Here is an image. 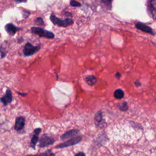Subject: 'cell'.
<instances>
[{"label":"cell","mask_w":156,"mask_h":156,"mask_svg":"<svg viewBox=\"0 0 156 156\" xmlns=\"http://www.w3.org/2000/svg\"><path fill=\"white\" fill-rule=\"evenodd\" d=\"M30 30L32 33L38 35L40 37H44L48 39H52L55 37V35L53 32L45 30L39 27H32Z\"/></svg>","instance_id":"cell-1"},{"label":"cell","mask_w":156,"mask_h":156,"mask_svg":"<svg viewBox=\"0 0 156 156\" xmlns=\"http://www.w3.org/2000/svg\"><path fill=\"white\" fill-rule=\"evenodd\" d=\"M114 97L117 99H122L124 96V93L121 89H117L114 91L113 93Z\"/></svg>","instance_id":"cell-15"},{"label":"cell","mask_w":156,"mask_h":156,"mask_svg":"<svg viewBox=\"0 0 156 156\" xmlns=\"http://www.w3.org/2000/svg\"><path fill=\"white\" fill-rule=\"evenodd\" d=\"M84 79H85L86 83L88 85H89L90 86L94 85L96 83V81H97L96 77L93 75H88L85 77Z\"/></svg>","instance_id":"cell-14"},{"label":"cell","mask_w":156,"mask_h":156,"mask_svg":"<svg viewBox=\"0 0 156 156\" xmlns=\"http://www.w3.org/2000/svg\"><path fill=\"white\" fill-rule=\"evenodd\" d=\"M79 132H80L79 130L77 129H73L68 130L60 136V139L63 141L67 139H69L71 138L77 136L79 133Z\"/></svg>","instance_id":"cell-9"},{"label":"cell","mask_w":156,"mask_h":156,"mask_svg":"<svg viewBox=\"0 0 156 156\" xmlns=\"http://www.w3.org/2000/svg\"><path fill=\"white\" fill-rule=\"evenodd\" d=\"M23 41H24V39H23V37H20V38H19L18 39V43H22Z\"/></svg>","instance_id":"cell-24"},{"label":"cell","mask_w":156,"mask_h":156,"mask_svg":"<svg viewBox=\"0 0 156 156\" xmlns=\"http://www.w3.org/2000/svg\"><path fill=\"white\" fill-rule=\"evenodd\" d=\"M135 26L137 29L144 32H146V33H149L150 34H154V32H153V30L152 29L149 27L148 26L146 25L145 24H143V23H137L136 24H135Z\"/></svg>","instance_id":"cell-12"},{"label":"cell","mask_w":156,"mask_h":156,"mask_svg":"<svg viewBox=\"0 0 156 156\" xmlns=\"http://www.w3.org/2000/svg\"><path fill=\"white\" fill-rule=\"evenodd\" d=\"M116 77L117 78H119V77H121V74H120L119 73H116Z\"/></svg>","instance_id":"cell-26"},{"label":"cell","mask_w":156,"mask_h":156,"mask_svg":"<svg viewBox=\"0 0 156 156\" xmlns=\"http://www.w3.org/2000/svg\"><path fill=\"white\" fill-rule=\"evenodd\" d=\"M16 3H20V2H26L27 0H15Z\"/></svg>","instance_id":"cell-25"},{"label":"cell","mask_w":156,"mask_h":156,"mask_svg":"<svg viewBox=\"0 0 156 156\" xmlns=\"http://www.w3.org/2000/svg\"><path fill=\"white\" fill-rule=\"evenodd\" d=\"M35 22L37 25H44V21L41 17H37L35 20Z\"/></svg>","instance_id":"cell-18"},{"label":"cell","mask_w":156,"mask_h":156,"mask_svg":"<svg viewBox=\"0 0 156 156\" xmlns=\"http://www.w3.org/2000/svg\"><path fill=\"white\" fill-rule=\"evenodd\" d=\"M7 54V51L5 49L2 44H0V55L1 58H3L5 57V55Z\"/></svg>","instance_id":"cell-17"},{"label":"cell","mask_w":156,"mask_h":156,"mask_svg":"<svg viewBox=\"0 0 156 156\" xmlns=\"http://www.w3.org/2000/svg\"><path fill=\"white\" fill-rule=\"evenodd\" d=\"M147 7L151 16L154 19H156V0H149Z\"/></svg>","instance_id":"cell-11"},{"label":"cell","mask_w":156,"mask_h":156,"mask_svg":"<svg viewBox=\"0 0 156 156\" xmlns=\"http://www.w3.org/2000/svg\"><path fill=\"white\" fill-rule=\"evenodd\" d=\"M102 2L105 3V4H110L112 0H101Z\"/></svg>","instance_id":"cell-22"},{"label":"cell","mask_w":156,"mask_h":156,"mask_svg":"<svg viewBox=\"0 0 156 156\" xmlns=\"http://www.w3.org/2000/svg\"><path fill=\"white\" fill-rule=\"evenodd\" d=\"M82 139V137L79 135L74 136L73 138H69L68 140L58 144L57 146L55 147V149H62V148H65L66 147L76 145V144H78L79 142H80Z\"/></svg>","instance_id":"cell-4"},{"label":"cell","mask_w":156,"mask_h":156,"mask_svg":"<svg viewBox=\"0 0 156 156\" xmlns=\"http://www.w3.org/2000/svg\"><path fill=\"white\" fill-rule=\"evenodd\" d=\"M118 106V108L121 110V111H123V112H126L127 110L128 109V105H127V104L126 102L124 101L122 103H119L117 105Z\"/></svg>","instance_id":"cell-16"},{"label":"cell","mask_w":156,"mask_h":156,"mask_svg":"<svg viewBox=\"0 0 156 156\" xmlns=\"http://www.w3.org/2000/svg\"><path fill=\"white\" fill-rule=\"evenodd\" d=\"M17 93H18V94L22 96H24V97L26 96L27 94V93H21V92H20V91H17Z\"/></svg>","instance_id":"cell-21"},{"label":"cell","mask_w":156,"mask_h":156,"mask_svg":"<svg viewBox=\"0 0 156 156\" xmlns=\"http://www.w3.org/2000/svg\"><path fill=\"white\" fill-rule=\"evenodd\" d=\"M40 155H54L55 154L54 153H52L51 150H48L46 152H43V153L40 154Z\"/></svg>","instance_id":"cell-20"},{"label":"cell","mask_w":156,"mask_h":156,"mask_svg":"<svg viewBox=\"0 0 156 156\" xmlns=\"http://www.w3.org/2000/svg\"><path fill=\"white\" fill-rule=\"evenodd\" d=\"M75 155H85V154L83 152H79L75 154Z\"/></svg>","instance_id":"cell-23"},{"label":"cell","mask_w":156,"mask_h":156,"mask_svg":"<svg viewBox=\"0 0 156 156\" xmlns=\"http://www.w3.org/2000/svg\"><path fill=\"white\" fill-rule=\"evenodd\" d=\"M54 143L55 139L53 137L50 136L47 134H43L39 141L38 146L40 148H44L45 147L52 145Z\"/></svg>","instance_id":"cell-5"},{"label":"cell","mask_w":156,"mask_h":156,"mask_svg":"<svg viewBox=\"0 0 156 156\" xmlns=\"http://www.w3.org/2000/svg\"><path fill=\"white\" fill-rule=\"evenodd\" d=\"M41 49V46H34L30 43L27 42L25 44L23 52L25 57H29L34 55L35 53L38 52Z\"/></svg>","instance_id":"cell-3"},{"label":"cell","mask_w":156,"mask_h":156,"mask_svg":"<svg viewBox=\"0 0 156 156\" xmlns=\"http://www.w3.org/2000/svg\"><path fill=\"white\" fill-rule=\"evenodd\" d=\"M21 29H22L21 27H16L13 23H8L5 26V31L10 36H13L17 31L20 30Z\"/></svg>","instance_id":"cell-10"},{"label":"cell","mask_w":156,"mask_h":156,"mask_svg":"<svg viewBox=\"0 0 156 156\" xmlns=\"http://www.w3.org/2000/svg\"><path fill=\"white\" fill-rule=\"evenodd\" d=\"M13 100V95L11 90L7 88L5 90V93L0 98V101L4 106H7L8 104L11 103Z\"/></svg>","instance_id":"cell-6"},{"label":"cell","mask_w":156,"mask_h":156,"mask_svg":"<svg viewBox=\"0 0 156 156\" xmlns=\"http://www.w3.org/2000/svg\"><path fill=\"white\" fill-rule=\"evenodd\" d=\"M41 131V129L38 127V128L35 129L33 132L32 136L30 141V146L34 149H35L37 143H38V139H39L38 136H39V134L40 133Z\"/></svg>","instance_id":"cell-7"},{"label":"cell","mask_w":156,"mask_h":156,"mask_svg":"<svg viewBox=\"0 0 156 156\" xmlns=\"http://www.w3.org/2000/svg\"><path fill=\"white\" fill-rule=\"evenodd\" d=\"M25 122L26 119L24 116H19L16 118L15 119V123L14 126V129L16 131H20L22 129H23L24 126H25Z\"/></svg>","instance_id":"cell-8"},{"label":"cell","mask_w":156,"mask_h":156,"mask_svg":"<svg viewBox=\"0 0 156 156\" xmlns=\"http://www.w3.org/2000/svg\"><path fill=\"white\" fill-rule=\"evenodd\" d=\"M50 20L54 24L63 27H66L68 26H70L74 23L73 20L71 18H66L65 20H62L60 18H57L54 14L51 15Z\"/></svg>","instance_id":"cell-2"},{"label":"cell","mask_w":156,"mask_h":156,"mask_svg":"<svg viewBox=\"0 0 156 156\" xmlns=\"http://www.w3.org/2000/svg\"><path fill=\"white\" fill-rule=\"evenodd\" d=\"M94 123L96 126L99 127L100 126L102 125V121H103V116H102V113L101 110L98 111L96 115H94Z\"/></svg>","instance_id":"cell-13"},{"label":"cell","mask_w":156,"mask_h":156,"mask_svg":"<svg viewBox=\"0 0 156 156\" xmlns=\"http://www.w3.org/2000/svg\"><path fill=\"white\" fill-rule=\"evenodd\" d=\"M70 5L72 7H79V6H80V4L79 2H78L77 1H75V0H71L70 1Z\"/></svg>","instance_id":"cell-19"}]
</instances>
